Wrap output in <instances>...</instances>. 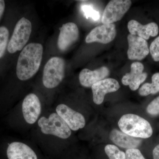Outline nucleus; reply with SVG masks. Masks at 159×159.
<instances>
[{
  "mask_svg": "<svg viewBox=\"0 0 159 159\" xmlns=\"http://www.w3.org/2000/svg\"><path fill=\"white\" fill-rule=\"evenodd\" d=\"M38 123L43 133L45 134L53 135L62 139L70 136V129L57 113L51 114L48 118L41 117Z\"/></svg>",
  "mask_w": 159,
  "mask_h": 159,
  "instance_id": "4",
  "label": "nucleus"
},
{
  "mask_svg": "<svg viewBox=\"0 0 159 159\" xmlns=\"http://www.w3.org/2000/svg\"><path fill=\"white\" fill-rule=\"evenodd\" d=\"M41 109L39 98L35 94L27 95L22 103L23 116L26 122L30 124L35 123L40 115Z\"/></svg>",
  "mask_w": 159,
  "mask_h": 159,
  "instance_id": "11",
  "label": "nucleus"
},
{
  "mask_svg": "<svg viewBox=\"0 0 159 159\" xmlns=\"http://www.w3.org/2000/svg\"><path fill=\"white\" fill-rule=\"evenodd\" d=\"M127 40L129 48L127 54L129 59L142 60L149 54V48L146 40L130 34L127 36Z\"/></svg>",
  "mask_w": 159,
  "mask_h": 159,
  "instance_id": "9",
  "label": "nucleus"
},
{
  "mask_svg": "<svg viewBox=\"0 0 159 159\" xmlns=\"http://www.w3.org/2000/svg\"><path fill=\"white\" fill-rule=\"evenodd\" d=\"M127 28L130 34L137 35L146 40L150 36L155 37L159 33L158 26L155 22L142 25L136 20H132L129 22Z\"/></svg>",
  "mask_w": 159,
  "mask_h": 159,
  "instance_id": "14",
  "label": "nucleus"
},
{
  "mask_svg": "<svg viewBox=\"0 0 159 159\" xmlns=\"http://www.w3.org/2000/svg\"><path fill=\"white\" fill-rule=\"evenodd\" d=\"M32 31L31 21L22 17L16 25L13 34L9 44L8 51L11 54L22 50L29 41Z\"/></svg>",
  "mask_w": 159,
  "mask_h": 159,
  "instance_id": "5",
  "label": "nucleus"
},
{
  "mask_svg": "<svg viewBox=\"0 0 159 159\" xmlns=\"http://www.w3.org/2000/svg\"><path fill=\"white\" fill-rule=\"evenodd\" d=\"M109 138L116 145L127 149L136 148L140 146L142 142L139 138L131 136L122 131L116 129H113L111 132Z\"/></svg>",
  "mask_w": 159,
  "mask_h": 159,
  "instance_id": "16",
  "label": "nucleus"
},
{
  "mask_svg": "<svg viewBox=\"0 0 159 159\" xmlns=\"http://www.w3.org/2000/svg\"><path fill=\"white\" fill-rule=\"evenodd\" d=\"M146 111L148 114L152 116L159 115V96L148 104Z\"/></svg>",
  "mask_w": 159,
  "mask_h": 159,
  "instance_id": "23",
  "label": "nucleus"
},
{
  "mask_svg": "<svg viewBox=\"0 0 159 159\" xmlns=\"http://www.w3.org/2000/svg\"><path fill=\"white\" fill-rule=\"evenodd\" d=\"M151 83H146L139 90L141 96L145 97L149 94H155L159 92V73H156L152 77Z\"/></svg>",
  "mask_w": 159,
  "mask_h": 159,
  "instance_id": "18",
  "label": "nucleus"
},
{
  "mask_svg": "<svg viewBox=\"0 0 159 159\" xmlns=\"http://www.w3.org/2000/svg\"><path fill=\"white\" fill-rule=\"evenodd\" d=\"M81 10L87 19L91 18L94 21H97L100 18V14L99 11L94 9L92 6L89 5H82L81 6Z\"/></svg>",
  "mask_w": 159,
  "mask_h": 159,
  "instance_id": "21",
  "label": "nucleus"
},
{
  "mask_svg": "<svg viewBox=\"0 0 159 159\" xmlns=\"http://www.w3.org/2000/svg\"><path fill=\"white\" fill-rule=\"evenodd\" d=\"M5 9V1L3 0H0V19L4 13Z\"/></svg>",
  "mask_w": 159,
  "mask_h": 159,
  "instance_id": "26",
  "label": "nucleus"
},
{
  "mask_svg": "<svg viewBox=\"0 0 159 159\" xmlns=\"http://www.w3.org/2000/svg\"><path fill=\"white\" fill-rule=\"evenodd\" d=\"M109 74V70L106 66L101 67L94 71L84 69L80 73V82L83 86L92 87L95 84L108 77Z\"/></svg>",
  "mask_w": 159,
  "mask_h": 159,
  "instance_id": "15",
  "label": "nucleus"
},
{
  "mask_svg": "<svg viewBox=\"0 0 159 159\" xmlns=\"http://www.w3.org/2000/svg\"><path fill=\"white\" fill-rule=\"evenodd\" d=\"M91 88L94 102L99 105L103 102L106 94L116 92L120 88V85L116 79L107 78L95 84Z\"/></svg>",
  "mask_w": 159,
  "mask_h": 159,
  "instance_id": "12",
  "label": "nucleus"
},
{
  "mask_svg": "<svg viewBox=\"0 0 159 159\" xmlns=\"http://www.w3.org/2000/svg\"><path fill=\"white\" fill-rule=\"evenodd\" d=\"M65 62L61 57H51L44 68L43 82L47 88L54 89L59 85L65 77Z\"/></svg>",
  "mask_w": 159,
  "mask_h": 159,
  "instance_id": "3",
  "label": "nucleus"
},
{
  "mask_svg": "<svg viewBox=\"0 0 159 159\" xmlns=\"http://www.w3.org/2000/svg\"><path fill=\"white\" fill-rule=\"evenodd\" d=\"M79 31L75 23L69 22L64 24L60 28V33L57 40V47L60 51L67 50L79 38Z\"/></svg>",
  "mask_w": 159,
  "mask_h": 159,
  "instance_id": "10",
  "label": "nucleus"
},
{
  "mask_svg": "<svg viewBox=\"0 0 159 159\" xmlns=\"http://www.w3.org/2000/svg\"><path fill=\"white\" fill-rule=\"evenodd\" d=\"M125 154V159H145L141 151L137 148L127 149Z\"/></svg>",
  "mask_w": 159,
  "mask_h": 159,
  "instance_id": "24",
  "label": "nucleus"
},
{
  "mask_svg": "<svg viewBox=\"0 0 159 159\" xmlns=\"http://www.w3.org/2000/svg\"><path fill=\"white\" fill-rule=\"evenodd\" d=\"M56 111L72 130H78L85 126V119L82 114L74 111L68 106L59 104L56 107Z\"/></svg>",
  "mask_w": 159,
  "mask_h": 159,
  "instance_id": "8",
  "label": "nucleus"
},
{
  "mask_svg": "<svg viewBox=\"0 0 159 159\" xmlns=\"http://www.w3.org/2000/svg\"><path fill=\"white\" fill-rule=\"evenodd\" d=\"M153 159H159V144L157 145L152 151Z\"/></svg>",
  "mask_w": 159,
  "mask_h": 159,
  "instance_id": "25",
  "label": "nucleus"
},
{
  "mask_svg": "<svg viewBox=\"0 0 159 159\" xmlns=\"http://www.w3.org/2000/svg\"><path fill=\"white\" fill-rule=\"evenodd\" d=\"M131 4V1L129 0L111 1L102 13V24H113L122 19L130 8Z\"/></svg>",
  "mask_w": 159,
  "mask_h": 159,
  "instance_id": "6",
  "label": "nucleus"
},
{
  "mask_svg": "<svg viewBox=\"0 0 159 159\" xmlns=\"http://www.w3.org/2000/svg\"><path fill=\"white\" fill-rule=\"evenodd\" d=\"M104 149L109 159H125V152L119 150L116 145H107Z\"/></svg>",
  "mask_w": 159,
  "mask_h": 159,
  "instance_id": "19",
  "label": "nucleus"
},
{
  "mask_svg": "<svg viewBox=\"0 0 159 159\" xmlns=\"http://www.w3.org/2000/svg\"><path fill=\"white\" fill-rule=\"evenodd\" d=\"M149 50L153 60L156 62L159 61V36L151 43Z\"/></svg>",
  "mask_w": 159,
  "mask_h": 159,
  "instance_id": "22",
  "label": "nucleus"
},
{
  "mask_svg": "<svg viewBox=\"0 0 159 159\" xmlns=\"http://www.w3.org/2000/svg\"><path fill=\"white\" fill-rule=\"evenodd\" d=\"M9 31L5 26L0 27V58L3 57L8 44Z\"/></svg>",
  "mask_w": 159,
  "mask_h": 159,
  "instance_id": "20",
  "label": "nucleus"
},
{
  "mask_svg": "<svg viewBox=\"0 0 159 159\" xmlns=\"http://www.w3.org/2000/svg\"><path fill=\"white\" fill-rule=\"evenodd\" d=\"M43 54V47L39 43H31L23 48L16 65V75L20 80H28L37 73L41 63Z\"/></svg>",
  "mask_w": 159,
  "mask_h": 159,
  "instance_id": "1",
  "label": "nucleus"
},
{
  "mask_svg": "<svg viewBox=\"0 0 159 159\" xmlns=\"http://www.w3.org/2000/svg\"><path fill=\"white\" fill-rule=\"evenodd\" d=\"M144 69V66L142 63H133L131 65L130 72L125 74L122 77V83L124 85L129 86L131 90H137L140 84L147 78V74L143 72Z\"/></svg>",
  "mask_w": 159,
  "mask_h": 159,
  "instance_id": "13",
  "label": "nucleus"
},
{
  "mask_svg": "<svg viewBox=\"0 0 159 159\" xmlns=\"http://www.w3.org/2000/svg\"><path fill=\"white\" fill-rule=\"evenodd\" d=\"M116 35V30L114 24H103L93 29L86 38L85 42L88 43L98 42L107 44L113 40Z\"/></svg>",
  "mask_w": 159,
  "mask_h": 159,
  "instance_id": "7",
  "label": "nucleus"
},
{
  "mask_svg": "<svg viewBox=\"0 0 159 159\" xmlns=\"http://www.w3.org/2000/svg\"><path fill=\"white\" fill-rule=\"evenodd\" d=\"M121 131L131 136L139 139H148L153 133L152 127L146 119L136 115H123L118 122Z\"/></svg>",
  "mask_w": 159,
  "mask_h": 159,
  "instance_id": "2",
  "label": "nucleus"
},
{
  "mask_svg": "<svg viewBox=\"0 0 159 159\" xmlns=\"http://www.w3.org/2000/svg\"><path fill=\"white\" fill-rule=\"evenodd\" d=\"M7 154L9 159H38L34 151L22 142L10 144L7 148Z\"/></svg>",
  "mask_w": 159,
  "mask_h": 159,
  "instance_id": "17",
  "label": "nucleus"
}]
</instances>
